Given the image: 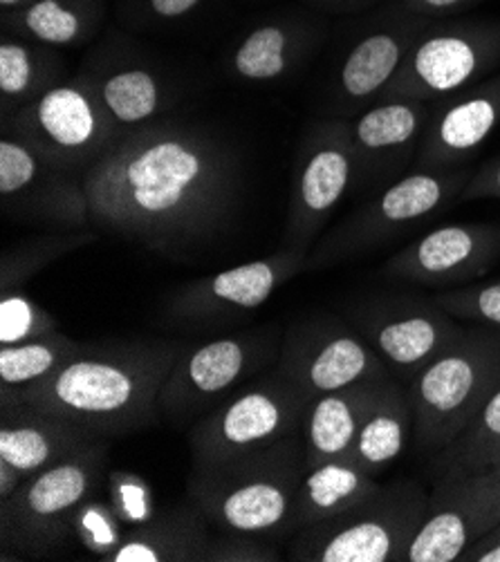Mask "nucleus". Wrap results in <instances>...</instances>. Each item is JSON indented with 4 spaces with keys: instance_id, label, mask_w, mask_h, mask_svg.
Segmentation results:
<instances>
[{
    "instance_id": "7",
    "label": "nucleus",
    "mask_w": 500,
    "mask_h": 562,
    "mask_svg": "<svg viewBox=\"0 0 500 562\" xmlns=\"http://www.w3.org/2000/svg\"><path fill=\"white\" fill-rule=\"evenodd\" d=\"M469 178L471 171L467 168H449V171L413 168L323 234L308 256L305 271L362 258L407 236L418 224L460 200Z\"/></svg>"
},
{
    "instance_id": "46",
    "label": "nucleus",
    "mask_w": 500,
    "mask_h": 562,
    "mask_svg": "<svg viewBox=\"0 0 500 562\" xmlns=\"http://www.w3.org/2000/svg\"><path fill=\"white\" fill-rule=\"evenodd\" d=\"M493 469H496V473H498V477H500V460L493 464Z\"/></svg>"
},
{
    "instance_id": "17",
    "label": "nucleus",
    "mask_w": 500,
    "mask_h": 562,
    "mask_svg": "<svg viewBox=\"0 0 500 562\" xmlns=\"http://www.w3.org/2000/svg\"><path fill=\"white\" fill-rule=\"evenodd\" d=\"M431 23V19L411 14L391 0V5L373 19L344 54L332 86L337 108L357 117L368 105L377 103L400 72L418 36Z\"/></svg>"
},
{
    "instance_id": "18",
    "label": "nucleus",
    "mask_w": 500,
    "mask_h": 562,
    "mask_svg": "<svg viewBox=\"0 0 500 562\" xmlns=\"http://www.w3.org/2000/svg\"><path fill=\"white\" fill-rule=\"evenodd\" d=\"M500 260V224L469 222L433 229L388 258L384 276L435 290L465 288Z\"/></svg>"
},
{
    "instance_id": "2",
    "label": "nucleus",
    "mask_w": 500,
    "mask_h": 562,
    "mask_svg": "<svg viewBox=\"0 0 500 562\" xmlns=\"http://www.w3.org/2000/svg\"><path fill=\"white\" fill-rule=\"evenodd\" d=\"M182 341L86 344L57 372L19 390L0 387V406H30L113 439L157 422L159 390L185 352Z\"/></svg>"
},
{
    "instance_id": "36",
    "label": "nucleus",
    "mask_w": 500,
    "mask_h": 562,
    "mask_svg": "<svg viewBox=\"0 0 500 562\" xmlns=\"http://www.w3.org/2000/svg\"><path fill=\"white\" fill-rule=\"evenodd\" d=\"M124 522L118 518V514L110 507L108 497L99 499V491L84 504L77 518V538L86 544L88 551L97 553L99 560H103L110 551H113L124 533Z\"/></svg>"
},
{
    "instance_id": "4",
    "label": "nucleus",
    "mask_w": 500,
    "mask_h": 562,
    "mask_svg": "<svg viewBox=\"0 0 500 562\" xmlns=\"http://www.w3.org/2000/svg\"><path fill=\"white\" fill-rule=\"evenodd\" d=\"M500 387V329L467 323L458 339L409 383L413 448L440 456L485 408Z\"/></svg>"
},
{
    "instance_id": "14",
    "label": "nucleus",
    "mask_w": 500,
    "mask_h": 562,
    "mask_svg": "<svg viewBox=\"0 0 500 562\" xmlns=\"http://www.w3.org/2000/svg\"><path fill=\"white\" fill-rule=\"evenodd\" d=\"M276 372L301 387L310 402L362 381L393 376L364 336L337 318L295 325L286 336Z\"/></svg>"
},
{
    "instance_id": "40",
    "label": "nucleus",
    "mask_w": 500,
    "mask_h": 562,
    "mask_svg": "<svg viewBox=\"0 0 500 562\" xmlns=\"http://www.w3.org/2000/svg\"><path fill=\"white\" fill-rule=\"evenodd\" d=\"M148 21H182L196 14L204 0H129Z\"/></svg>"
},
{
    "instance_id": "3",
    "label": "nucleus",
    "mask_w": 500,
    "mask_h": 562,
    "mask_svg": "<svg viewBox=\"0 0 500 562\" xmlns=\"http://www.w3.org/2000/svg\"><path fill=\"white\" fill-rule=\"evenodd\" d=\"M303 473V443L297 432L254 453L191 467L187 495L218 533L288 538L297 533Z\"/></svg>"
},
{
    "instance_id": "16",
    "label": "nucleus",
    "mask_w": 500,
    "mask_h": 562,
    "mask_svg": "<svg viewBox=\"0 0 500 562\" xmlns=\"http://www.w3.org/2000/svg\"><path fill=\"white\" fill-rule=\"evenodd\" d=\"M0 200L8 215L49 222L68 232L92 224L84 176L47 164L10 133L0 139Z\"/></svg>"
},
{
    "instance_id": "32",
    "label": "nucleus",
    "mask_w": 500,
    "mask_h": 562,
    "mask_svg": "<svg viewBox=\"0 0 500 562\" xmlns=\"http://www.w3.org/2000/svg\"><path fill=\"white\" fill-rule=\"evenodd\" d=\"M500 460V387L493 392L485 408L460 432V437L435 458L429 469L435 477L460 475L489 469Z\"/></svg>"
},
{
    "instance_id": "29",
    "label": "nucleus",
    "mask_w": 500,
    "mask_h": 562,
    "mask_svg": "<svg viewBox=\"0 0 500 562\" xmlns=\"http://www.w3.org/2000/svg\"><path fill=\"white\" fill-rule=\"evenodd\" d=\"M103 23L101 0H36V3L3 14V30L47 47H79Z\"/></svg>"
},
{
    "instance_id": "45",
    "label": "nucleus",
    "mask_w": 500,
    "mask_h": 562,
    "mask_svg": "<svg viewBox=\"0 0 500 562\" xmlns=\"http://www.w3.org/2000/svg\"><path fill=\"white\" fill-rule=\"evenodd\" d=\"M36 3V0H0V10H3V14H12V12H19L27 5Z\"/></svg>"
},
{
    "instance_id": "42",
    "label": "nucleus",
    "mask_w": 500,
    "mask_h": 562,
    "mask_svg": "<svg viewBox=\"0 0 500 562\" xmlns=\"http://www.w3.org/2000/svg\"><path fill=\"white\" fill-rule=\"evenodd\" d=\"M458 562H500V522L480 540L469 544Z\"/></svg>"
},
{
    "instance_id": "25",
    "label": "nucleus",
    "mask_w": 500,
    "mask_h": 562,
    "mask_svg": "<svg viewBox=\"0 0 500 562\" xmlns=\"http://www.w3.org/2000/svg\"><path fill=\"white\" fill-rule=\"evenodd\" d=\"M321 41L319 27L308 19L265 21L241 36L227 59L232 77L245 83L284 79Z\"/></svg>"
},
{
    "instance_id": "9",
    "label": "nucleus",
    "mask_w": 500,
    "mask_h": 562,
    "mask_svg": "<svg viewBox=\"0 0 500 562\" xmlns=\"http://www.w3.org/2000/svg\"><path fill=\"white\" fill-rule=\"evenodd\" d=\"M3 133L25 142L47 164L84 176L122 133L110 122L90 75L66 79L23 105Z\"/></svg>"
},
{
    "instance_id": "38",
    "label": "nucleus",
    "mask_w": 500,
    "mask_h": 562,
    "mask_svg": "<svg viewBox=\"0 0 500 562\" xmlns=\"http://www.w3.org/2000/svg\"><path fill=\"white\" fill-rule=\"evenodd\" d=\"M204 560L207 562H279L286 558L267 538L220 533L211 538Z\"/></svg>"
},
{
    "instance_id": "20",
    "label": "nucleus",
    "mask_w": 500,
    "mask_h": 562,
    "mask_svg": "<svg viewBox=\"0 0 500 562\" xmlns=\"http://www.w3.org/2000/svg\"><path fill=\"white\" fill-rule=\"evenodd\" d=\"M431 101H377L351 120L357 157V187L384 189L415 164V155L433 112Z\"/></svg>"
},
{
    "instance_id": "8",
    "label": "nucleus",
    "mask_w": 500,
    "mask_h": 562,
    "mask_svg": "<svg viewBox=\"0 0 500 562\" xmlns=\"http://www.w3.org/2000/svg\"><path fill=\"white\" fill-rule=\"evenodd\" d=\"M500 70V21L452 16L433 21L413 43L379 101H440Z\"/></svg>"
},
{
    "instance_id": "28",
    "label": "nucleus",
    "mask_w": 500,
    "mask_h": 562,
    "mask_svg": "<svg viewBox=\"0 0 500 562\" xmlns=\"http://www.w3.org/2000/svg\"><path fill=\"white\" fill-rule=\"evenodd\" d=\"M379 486L377 477H370L351 458L327 460L305 469L297 497V533L353 509Z\"/></svg>"
},
{
    "instance_id": "1",
    "label": "nucleus",
    "mask_w": 500,
    "mask_h": 562,
    "mask_svg": "<svg viewBox=\"0 0 500 562\" xmlns=\"http://www.w3.org/2000/svg\"><path fill=\"white\" fill-rule=\"evenodd\" d=\"M84 189L97 227L174 251L227 220L238 164L207 131L159 120L110 146L84 173Z\"/></svg>"
},
{
    "instance_id": "24",
    "label": "nucleus",
    "mask_w": 500,
    "mask_h": 562,
    "mask_svg": "<svg viewBox=\"0 0 500 562\" xmlns=\"http://www.w3.org/2000/svg\"><path fill=\"white\" fill-rule=\"evenodd\" d=\"M211 538V525L189 499L129 529L103 562H200Z\"/></svg>"
},
{
    "instance_id": "21",
    "label": "nucleus",
    "mask_w": 500,
    "mask_h": 562,
    "mask_svg": "<svg viewBox=\"0 0 500 562\" xmlns=\"http://www.w3.org/2000/svg\"><path fill=\"white\" fill-rule=\"evenodd\" d=\"M500 126V70L489 79L440 99L422 135L413 168H463Z\"/></svg>"
},
{
    "instance_id": "11",
    "label": "nucleus",
    "mask_w": 500,
    "mask_h": 562,
    "mask_svg": "<svg viewBox=\"0 0 500 562\" xmlns=\"http://www.w3.org/2000/svg\"><path fill=\"white\" fill-rule=\"evenodd\" d=\"M357 184V157L348 120L312 124L299 142L284 247L310 256L327 220Z\"/></svg>"
},
{
    "instance_id": "12",
    "label": "nucleus",
    "mask_w": 500,
    "mask_h": 562,
    "mask_svg": "<svg viewBox=\"0 0 500 562\" xmlns=\"http://www.w3.org/2000/svg\"><path fill=\"white\" fill-rule=\"evenodd\" d=\"M348 314L353 327L404 385L447 350L467 325L433 299L418 296L370 299Z\"/></svg>"
},
{
    "instance_id": "26",
    "label": "nucleus",
    "mask_w": 500,
    "mask_h": 562,
    "mask_svg": "<svg viewBox=\"0 0 500 562\" xmlns=\"http://www.w3.org/2000/svg\"><path fill=\"white\" fill-rule=\"evenodd\" d=\"M413 443V408L409 392L396 376L388 379L364 415L351 460L370 477L391 469Z\"/></svg>"
},
{
    "instance_id": "37",
    "label": "nucleus",
    "mask_w": 500,
    "mask_h": 562,
    "mask_svg": "<svg viewBox=\"0 0 500 562\" xmlns=\"http://www.w3.org/2000/svg\"><path fill=\"white\" fill-rule=\"evenodd\" d=\"M105 497L118 518L129 525V529L151 520L157 512L153 509L151 488L135 475L126 473H108Z\"/></svg>"
},
{
    "instance_id": "30",
    "label": "nucleus",
    "mask_w": 500,
    "mask_h": 562,
    "mask_svg": "<svg viewBox=\"0 0 500 562\" xmlns=\"http://www.w3.org/2000/svg\"><path fill=\"white\" fill-rule=\"evenodd\" d=\"M90 79L110 122L122 137L159 122V115L169 103V90L162 77L144 66H120L101 75H90Z\"/></svg>"
},
{
    "instance_id": "22",
    "label": "nucleus",
    "mask_w": 500,
    "mask_h": 562,
    "mask_svg": "<svg viewBox=\"0 0 500 562\" xmlns=\"http://www.w3.org/2000/svg\"><path fill=\"white\" fill-rule=\"evenodd\" d=\"M97 439L103 437L70 419L30 406H0V460L23 477L59 464Z\"/></svg>"
},
{
    "instance_id": "5",
    "label": "nucleus",
    "mask_w": 500,
    "mask_h": 562,
    "mask_svg": "<svg viewBox=\"0 0 500 562\" xmlns=\"http://www.w3.org/2000/svg\"><path fill=\"white\" fill-rule=\"evenodd\" d=\"M110 439H97L0 499V536L25 558H49L77 540V518L84 504L108 480Z\"/></svg>"
},
{
    "instance_id": "23",
    "label": "nucleus",
    "mask_w": 500,
    "mask_h": 562,
    "mask_svg": "<svg viewBox=\"0 0 500 562\" xmlns=\"http://www.w3.org/2000/svg\"><path fill=\"white\" fill-rule=\"evenodd\" d=\"M388 379L391 376L362 381L310 402L299 430L305 469L327 460L351 458L364 415Z\"/></svg>"
},
{
    "instance_id": "43",
    "label": "nucleus",
    "mask_w": 500,
    "mask_h": 562,
    "mask_svg": "<svg viewBox=\"0 0 500 562\" xmlns=\"http://www.w3.org/2000/svg\"><path fill=\"white\" fill-rule=\"evenodd\" d=\"M379 0H308V5L325 14H355L373 8Z\"/></svg>"
},
{
    "instance_id": "27",
    "label": "nucleus",
    "mask_w": 500,
    "mask_h": 562,
    "mask_svg": "<svg viewBox=\"0 0 500 562\" xmlns=\"http://www.w3.org/2000/svg\"><path fill=\"white\" fill-rule=\"evenodd\" d=\"M66 79V61L57 49L16 34H3V41H0V108H3V120H10L23 105Z\"/></svg>"
},
{
    "instance_id": "6",
    "label": "nucleus",
    "mask_w": 500,
    "mask_h": 562,
    "mask_svg": "<svg viewBox=\"0 0 500 562\" xmlns=\"http://www.w3.org/2000/svg\"><path fill=\"white\" fill-rule=\"evenodd\" d=\"M418 480L381 484L353 509L301 529L286 558L297 562H407L426 514Z\"/></svg>"
},
{
    "instance_id": "39",
    "label": "nucleus",
    "mask_w": 500,
    "mask_h": 562,
    "mask_svg": "<svg viewBox=\"0 0 500 562\" xmlns=\"http://www.w3.org/2000/svg\"><path fill=\"white\" fill-rule=\"evenodd\" d=\"M400 8H404L411 14L431 19V21H440V19H452V16H460L487 0H393Z\"/></svg>"
},
{
    "instance_id": "33",
    "label": "nucleus",
    "mask_w": 500,
    "mask_h": 562,
    "mask_svg": "<svg viewBox=\"0 0 500 562\" xmlns=\"http://www.w3.org/2000/svg\"><path fill=\"white\" fill-rule=\"evenodd\" d=\"M99 236L95 232L77 229L64 234H45L38 238H27L3 251L0 258V296L21 292L30 278L41 273L47 265L59 260L90 243Z\"/></svg>"
},
{
    "instance_id": "31",
    "label": "nucleus",
    "mask_w": 500,
    "mask_h": 562,
    "mask_svg": "<svg viewBox=\"0 0 500 562\" xmlns=\"http://www.w3.org/2000/svg\"><path fill=\"white\" fill-rule=\"evenodd\" d=\"M86 344L70 339L62 331H49L14 346H0V387H27L57 372L75 359Z\"/></svg>"
},
{
    "instance_id": "35",
    "label": "nucleus",
    "mask_w": 500,
    "mask_h": 562,
    "mask_svg": "<svg viewBox=\"0 0 500 562\" xmlns=\"http://www.w3.org/2000/svg\"><path fill=\"white\" fill-rule=\"evenodd\" d=\"M433 301L463 323H476L500 329V280L487 285H465L442 290Z\"/></svg>"
},
{
    "instance_id": "19",
    "label": "nucleus",
    "mask_w": 500,
    "mask_h": 562,
    "mask_svg": "<svg viewBox=\"0 0 500 562\" xmlns=\"http://www.w3.org/2000/svg\"><path fill=\"white\" fill-rule=\"evenodd\" d=\"M305 262L308 254L281 247L267 258L204 276L174 294L169 314L189 323H209L254 312L288 280L305 271Z\"/></svg>"
},
{
    "instance_id": "41",
    "label": "nucleus",
    "mask_w": 500,
    "mask_h": 562,
    "mask_svg": "<svg viewBox=\"0 0 500 562\" xmlns=\"http://www.w3.org/2000/svg\"><path fill=\"white\" fill-rule=\"evenodd\" d=\"M460 200H500V157L471 173Z\"/></svg>"
},
{
    "instance_id": "44",
    "label": "nucleus",
    "mask_w": 500,
    "mask_h": 562,
    "mask_svg": "<svg viewBox=\"0 0 500 562\" xmlns=\"http://www.w3.org/2000/svg\"><path fill=\"white\" fill-rule=\"evenodd\" d=\"M23 482L25 477L12 464L0 460V499H8Z\"/></svg>"
},
{
    "instance_id": "13",
    "label": "nucleus",
    "mask_w": 500,
    "mask_h": 562,
    "mask_svg": "<svg viewBox=\"0 0 500 562\" xmlns=\"http://www.w3.org/2000/svg\"><path fill=\"white\" fill-rule=\"evenodd\" d=\"M500 522V477L493 467L435 477L407 562H458Z\"/></svg>"
},
{
    "instance_id": "34",
    "label": "nucleus",
    "mask_w": 500,
    "mask_h": 562,
    "mask_svg": "<svg viewBox=\"0 0 500 562\" xmlns=\"http://www.w3.org/2000/svg\"><path fill=\"white\" fill-rule=\"evenodd\" d=\"M57 318L23 292L0 296V346H14L57 329Z\"/></svg>"
},
{
    "instance_id": "10",
    "label": "nucleus",
    "mask_w": 500,
    "mask_h": 562,
    "mask_svg": "<svg viewBox=\"0 0 500 562\" xmlns=\"http://www.w3.org/2000/svg\"><path fill=\"white\" fill-rule=\"evenodd\" d=\"M308 406L301 387L281 372L252 383L191 428V467L225 462L297 435Z\"/></svg>"
},
{
    "instance_id": "15",
    "label": "nucleus",
    "mask_w": 500,
    "mask_h": 562,
    "mask_svg": "<svg viewBox=\"0 0 500 562\" xmlns=\"http://www.w3.org/2000/svg\"><path fill=\"white\" fill-rule=\"evenodd\" d=\"M274 355V339L260 334H238L202 346H187L159 390V415L185 419L204 411Z\"/></svg>"
}]
</instances>
